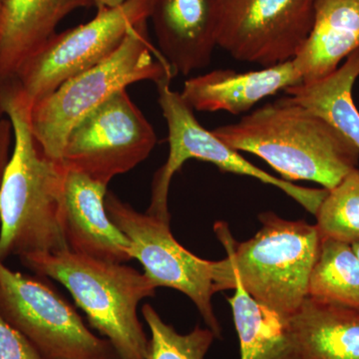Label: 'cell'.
Returning <instances> with one entry per match:
<instances>
[{"instance_id": "cell-1", "label": "cell", "mask_w": 359, "mask_h": 359, "mask_svg": "<svg viewBox=\"0 0 359 359\" xmlns=\"http://www.w3.org/2000/svg\"><path fill=\"white\" fill-rule=\"evenodd\" d=\"M32 104L16 83L0 88V114L14 148L0 180V259L67 250L63 231L66 169L45 155L30 127Z\"/></svg>"}, {"instance_id": "cell-2", "label": "cell", "mask_w": 359, "mask_h": 359, "mask_svg": "<svg viewBox=\"0 0 359 359\" xmlns=\"http://www.w3.org/2000/svg\"><path fill=\"white\" fill-rule=\"evenodd\" d=\"M212 132L233 150L266 161L285 181H311L328 191L358 164L354 144L287 96Z\"/></svg>"}, {"instance_id": "cell-3", "label": "cell", "mask_w": 359, "mask_h": 359, "mask_svg": "<svg viewBox=\"0 0 359 359\" xmlns=\"http://www.w3.org/2000/svg\"><path fill=\"white\" fill-rule=\"evenodd\" d=\"M36 275L60 283L86 314L90 325L114 347L120 359H147L149 339L138 306L157 287L125 264L76 254L69 249L20 257Z\"/></svg>"}, {"instance_id": "cell-4", "label": "cell", "mask_w": 359, "mask_h": 359, "mask_svg": "<svg viewBox=\"0 0 359 359\" xmlns=\"http://www.w3.org/2000/svg\"><path fill=\"white\" fill-rule=\"evenodd\" d=\"M259 218L261 230L241 244L233 242L224 223L215 224V231L226 248L233 287L238 280L259 304L290 318L309 297L320 233L316 226L287 221L273 212Z\"/></svg>"}, {"instance_id": "cell-5", "label": "cell", "mask_w": 359, "mask_h": 359, "mask_svg": "<svg viewBox=\"0 0 359 359\" xmlns=\"http://www.w3.org/2000/svg\"><path fill=\"white\" fill-rule=\"evenodd\" d=\"M147 21L133 26L121 45L102 62L70 78L32 106L30 127L45 155L61 162L73 127L117 92L136 82L151 80L157 83L175 76L149 39Z\"/></svg>"}, {"instance_id": "cell-6", "label": "cell", "mask_w": 359, "mask_h": 359, "mask_svg": "<svg viewBox=\"0 0 359 359\" xmlns=\"http://www.w3.org/2000/svg\"><path fill=\"white\" fill-rule=\"evenodd\" d=\"M171 77H167L156 83L158 102L167 122L170 150L166 163L156 172L153 179L148 214L170 222L168 198L172 179L187 161L196 159L212 163L221 171L252 177L276 187L316 216L321 203L327 197V189L294 185L271 176L245 160L238 151L200 124L194 110L184 100L181 93L171 89Z\"/></svg>"}, {"instance_id": "cell-7", "label": "cell", "mask_w": 359, "mask_h": 359, "mask_svg": "<svg viewBox=\"0 0 359 359\" xmlns=\"http://www.w3.org/2000/svg\"><path fill=\"white\" fill-rule=\"evenodd\" d=\"M0 316L34 347L41 359H120L94 334L69 302L39 278L0 259Z\"/></svg>"}, {"instance_id": "cell-8", "label": "cell", "mask_w": 359, "mask_h": 359, "mask_svg": "<svg viewBox=\"0 0 359 359\" xmlns=\"http://www.w3.org/2000/svg\"><path fill=\"white\" fill-rule=\"evenodd\" d=\"M106 210L131 243V255L156 287H170L187 295L197 306L208 328L221 339L222 328L212 306L218 292V262L195 256L177 242L170 222L136 211L115 194L107 192Z\"/></svg>"}, {"instance_id": "cell-9", "label": "cell", "mask_w": 359, "mask_h": 359, "mask_svg": "<svg viewBox=\"0 0 359 359\" xmlns=\"http://www.w3.org/2000/svg\"><path fill=\"white\" fill-rule=\"evenodd\" d=\"M153 1L126 0L115 8H98L93 20L55 33L22 66L13 83L34 105L70 78L110 56L133 26L149 20Z\"/></svg>"}, {"instance_id": "cell-10", "label": "cell", "mask_w": 359, "mask_h": 359, "mask_svg": "<svg viewBox=\"0 0 359 359\" xmlns=\"http://www.w3.org/2000/svg\"><path fill=\"white\" fill-rule=\"evenodd\" d=\"M156 143L152 125L121 90L73 127L61 163L108 186L147 159Z\"/></svg>"}, {"instance_id": "cell-11", "label": "cell", "mask_w": 359, "mask_h": 359, "mask_svg": "<svg viewBox=\"0 0 359 359\" xmlns=\"http://www.w3.org/2000/svg\"><path fill=\"white\" fill-rule=\"evenodd\" d=\"M316 0H223L218 46L269 67L292 60L313 28Z\"/></svg>"}, {"instance_id": "cell-12", "label": "cell", "mask_w": 359, "mask_h": 359, "mask_svg": "<svg viewBox=\"0 0 359 359\" xmlns=\"http://www.w3.org/2000/svg\"><path fill=\"white\" fill-rule=\"evenodd\" d=\"M223 0H154L151 8L161 55L174 74L207 67L218 46Z\"/></svg>"}, {"instance_id": "cell-13", "label": "cell", "mask_w": 359, "mask_h": 359, "mask_svg": "<svg viewBox=\"0 0 359 359\" xmlns=\"http://www.w3.org/2000/svg\"><path fill=\"white\" fill-rule=\"evenodd\" d=\"M107 186L66 169L63 231L68 249L101 261H131V243L106 210Z\"/></svg>"}, {"instance_id": "cell-14", "label": "cell", "mask_w": 359, "mask_h": 359, "mask_svg": "<svg viewBox=\"0 0 359 359\" xmlns=\"http://www.w3.org/2000/svg\"><path fill=\"white\" fill-rule=\"evenodd\" d=\"M301 83L302 75L290 60L245 73L212 70L187 80L181 95L193 110L240 115L266 97Z\"/></svg>"}, {"instance_id": "cell-15", "label": "cell", "mask_w": 359, "mask_h": 359, "mask_svg": "<svg viewBox=\"0 0 359 359\" xmlns=\"http://www.w3.org/2000/svg\"><path fill=\"white\" fill-rule=\"evenodd\" d=\"M85 0H4L0 23V88L15 81L22 66L55 34L63 18Z\"/></svg>"}, {"instance_id": "cell-16", "label": "cell", "mask_w": 359, "mask_h": 359, "mask_svg": "<svg viewBox=\"0 0 359 359\" xmlns=\"http://www.w3.org/2000/svg\"><path fill=\"white\" fill-rule=\"evenodd\" d=\"M358 49L359 0H316L313 28L292 62L302 83H311Z\"/></svg>"}, {"instance_id": "cell-17", "label": "cell", "mask_w": 359, "mask_h": 359, "mask_svg": "<svg viewBox=\"0 0 359 359\" xmlns=\"http://www.w3.org/2000/svg\"><path fill=\"white\" fill-rule=\"evenodd\" d=\"M292 359H359V311L306 297L290 316Z\"/></svg>"}, {"instance_id": "cell-18", "label": "cell", "mask_w": 359, "mask_h": 359, "mask_svg": "<svg viewBox=\"0 0 359 359\" xmlns=\"http://www.w3.org/2000/svg\"><path fill=\"white\" fill-rule=\"evenodd\" d=\"M359 77V49L328 76L285 90L292 103L323 118L359 149V111L353 85Z\"/></svg>"}, {"instance_id": "cell-19", "label": "cell", "mask_w": 359, "mask_h": 359, "mask_svg": "<svg viewBox=\"0 0 359 359\" xmlns=\"http://www.w3.org/2000/svg\"><path fill=\"white\" fill-rule=\"evenodd\" d=\"M240 341L241 359H292L290 318L250 297L238 280L228 299Z\"/></svg>"}, {"instance_id": "cell-20", "label": "cell", "mask_w": 359, "mask_h": 359, "mask_svg": "<svg viewBox=\"0 0 359 359\" xmlns=\"http://www.w3.org/2000/svg\"><path fill=\"white\" fill-rule=\"evenodd\" d=\"M309 297L359 311V257L353 245L321 240L309 278Z\"/></svg>"}, {"instance_id": "cell-21", "label": "cell", "mask_w": 359, "mask_h": 359, "mask_svg": "<svg viewBox=\"0 0 359 359\" xmlns=\"http://www.w3.org/2000/svg\"><path fill=\"white\" fill-rule=\"evenodd\" d=\"M316 228L320 240L359 242V169L355 168L328 191L318 208Z\"/></svg>"}, {"instance_id": "cell-22", "label": "cell", "mask_w": 359, "mask_h": 359, "mask_svg": "<svg viewBox=\"0 0 359 359\" xmlns=\"http://www.w3.org/2000/svg\"><path fill=\"white\" fill-rule=\"evenodd\" d=\"M142 313L151 332L147 359H205L216 339L210 328L199 327L189 334H179L150 304L143 306Z\"/></svg>"}, {"instance_id": "cell-23", "label": "cell", "mask_w": 359, "mask_h": 359, "mask_svg": "<svg viewBox=\"0 0 359 359\" xmlns=\"http://www.w3.org/2000/svg\"><path fill=\"white\" fill-rule=\"evenodd\" d=\"M0 359H41L34 347L0 316Z\"/></svg>"}, {"instance_id": "cell-24", "label": "cell", "mask_w": 359, "mask_h": 359, "mask_svg": "<svg viewBox=\"0 0 359 359\" xmlns=\"http://www.w3.org/2000/svg\"><path fill=\"white\" fill-rule=\"evenodd\" d=\"M13 134V125L11 120H0V180L8 163L9 147H11Z\"/></svg>"}, {"instance_id": "cell-25", "label": "cell", "mask_w": 359, "mask_h": 359, "mask_svg": "<svg viewBox=\"0 0 359 359\" xmlns=\"http://www.w3.org/2000/svg\"><path fill=\"white\" fill-rule=\"evenodd\" d=\"M90 6H95L98 8H115L122 6L126 0H85Z\"/></svg>"}, {"instance_id": "cell-26", "label": "cell", "mask_w": 359, "mask_h": 359, "mask_svg": "<svg viewBox=\"0 0 359 359\" xmlns=\"http://www.w3.org/2000/svg\"><path fill=\"white\" fill-rule=\"evenodd\" d=\"M351 245H353L354 252H355V254L358 255V257H359V242L354 243V244Z\"/></svg>"}, {"instance_id": "cell-27", "label": "cell", "mask_w": 359, "mask_h": 359, "mask_svg": "<svg viewBox=\"0 0 359 359\" xmlns=\"http://www.w3.org/2000/svg\"><path fill=\"white\" fill-rule=\"evenodd\" d=\"M2 6H4V0H0V23H1Z\"/></svg>"}]
</instances>
